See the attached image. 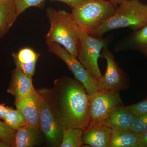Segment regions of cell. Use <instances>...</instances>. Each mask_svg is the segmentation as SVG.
Wrapping results in <instances>:
<instances>
[{"mask_svg":"<svg viewBox=\"0 0 147 147\" xmlns=\"http://www.w3.org/2000/svg\"><path fill=\"white\" fill-rule=\"evenodd\" d=\"M60 110L63 127L85 129L90 123V96L83 84L64 76L56 79L52 88Z\"/></svg>","mask_w":147,"mask_h":147,"instance_id":"obj_1","label":"cell"},{"mask_svg":"<svg viewBox=\"0 0 147 147\" xmlns=\"http://www.w3.org/2000/svg\"><path fill=\"white\" fill-rule=\"evenodd\" d=\"M46 13L50 28L45 36L47 44L59 43L74 57L78 56V45L82 31L71 13L48 7Z\"/></svg>","mask_w":147,"mask_h":147,"instance_id":"obj_2","label":"cell"},{"mask_svg":"<svg viewBox=\"0 0 147 147\" xmlns=\"http://www.w3.org/2000/svg\"><path fill=\"white\" fill-rule=\"evenodd\" d=\"M146 25L147 4L139 0H124L113 16L90 35L102 38L105 33L114 30L129 28L136 31Z\"/></svg>","mask_w":147,"mask_h":147,"instance_id":"obj_3","label":"cell"},{"mask_svg":"<svg viewBox=\"0 0 147 147\" xmlns=\"http://www.w3.org/2000/svg\"><path fill=\"white\" fill-rule=\"evenodd\" d=\"M40 103V129L49 146L60 147L63 127L60 110L52 89L36 90Z\"/></svg>","mask_w":147,"mask_h":147,"instance_id":"obj_4","label":"cell"},{"mask_svg":"<svg viewBox=\"0 0 147 147\" xmlns=\"http://www.w3.org/2000/svg\"><path fill=\"white\" fill-rule=\"evenodd\" d=\"M117 7L110 1L87 0L72 9L71 14L82 32L90 34L113 16Z\"/></svg>","mask_w":147,"mask_h":147,"instance_id":"obj_5","label":"cell"},{"mask_svg":"<svg viewBox=\"0 0 147 147\" xmlns=\"http://www.w3.org/2000/svg\"><path fill=\"white\" fill-rule=\"evenodd\" d=\"M112 39L111 36L99 38L85 32H82L81 34L78 42L77 59L96 79L102 76L98 65L101 51L103 48L108 46Z\"/></svg>","mask_w":147,"mask_h":147,"instance_id":"obj_6","label":"cell"},{"mask_svg":"<svg viewBox=\"0 0 147 147\" xmlns=\"http://www.w3.org/2000/svg\"><path fill=\"white\" fill-rule=\"evenodd\" d=\"M47 45L49 52L64 62L75 79L84 85L90 96L99 90L97 79L85 68L77 57L69 53L59 43L52 42Z\"/></svg>","mask_w":147,"mask_h":147,"instance_id":"obj_7","label":"cell"},{"mask_svg":"<svg viewBox=\"0 0 147 147\" xmlns=\"http://www.w3.org/2000/svg\"><path fill=\"white\" fill-rule=\"evenodd\" d=\"M100 58L106 60L107 67L104 75L97 79L99 90L120 92L128 89L129 81L127 74L119 67L108 46L102 49Z\"/></svg>","mask_w":147,"mask_h":147,"instance_id":"obj_8","label":"cell"},{"mask_svg":"<svg viewBox=\"0 0 147 147\" xmlns=\"http://www.w3.org/2000/svg\"><path fill=\"white\" fill-rule=\"evenodd\" d=\"M123 105L119 92L100 89L90 96V124L102 123L112 111Z\"/></svg>","mask_w":147,"mask_h":147,"instance_id":"obj_9","label":"cell"},{"mask_svg":"<svg viewBox=\"0 0 147 147\" xmlns=\"http://www.w3.org/2000/svg\"><path fill=\"white\" fill-rule=\"evenodd\" d=\"M113 130L105 124H90L82 135L84 147H109Z\"/></svg>","mask_w":147,"mask_h":147,"instance_id":"obj_10","label":"cell"},{"mask_svg":"<svg viewBox=\"0 0 147 147\" xmlns=\"http://www.w3.org/2000/svg\"><path fill=\"white\" fill-rule=\"evenodd\" d=\"M36 90L33 84L32 76L16 67L12 70L7 92L14 96L15 100L25 98Z\"/></svg>","mask_w":147,"mask_h":147,"instance_id":"obj_11","label":"cell"},{"mask_svg":"<svg viewBox=\"0 0 147 147\" xmlns=\"http://www.w3.org/2000/svg\"><path fill=\"white\" fill-rule=\"evenodd\" d=\"M14 105L23 114L28 125L40 129L39 98L36 90L25 98L15 100Z\"/></svg>","mask_w":147,"mask_h":147,"instance_id":"obj_12","label":"cell"},{"mask_svg":"<svg viewBox=\"0 0 147 147\" xmlns=\"http://www.w3.org/2000/svg\"><path fill=\"white\" fill-rule=\"evenodd\" d=\"M117 53L124 51H138L147 59V25L142 28L132 31L127 36L121 39L115 47Z\"/></svg>","mask_w":147,"mask_h":147,"instance_id":"obj_13","label":"cell"},{"mask_svg":"<svg viewBox=\"0 0 147 147\" xmlns=\"http://www.w3.org/2000/svg\"><path fill=\"white\" fill-rule=\"evenodd\" d=\"M16 68L19 69L29 76L34 75L36 66L40 55L30 47L21 48L17 53L11 54Z\"/></svg>","mask_w":147,"mask_h":147,"instance_id":"obj_14","label":"cell"},{"mask_svg":"<svg viewBox=\"0 0 147 147\" xmlns=\"http://www.w3.org/2000/svg\"><path fill=\"white\" fill-rule=\"evenodd\" d=\"M135 116L123 105L112 111L102 123L113 129L127 130L130 128Z\"/></svg>","mask_w":147,"mask_h":147,"instance_id":"obj_15","label":"cell"},{"mask_svg":"<svg viewBox=\"0 0 147 147\" xmlns=\"http://www.w3.org/2000/svg\"><path fill=\"white\" fill-rule=\"evenodd\" d=\"M40 129L27 125L16 130L12 147H33L39 144Z\"/></svg>","mask_w":147,"mask_h":147,"instance_id":"obj_16","label":"cell"},{"mask_svg":"<svg viewBox=\"0 0 147 147\" xmlns=\"http://www.w3.org/2000/svg\"><path fill=\"white\" fill-rule=\"evenodd\" d=\"M18 16L12 0H0V40L7 33Z\"/></svg>","mask_w":147,"mask_h":147,"instance_id":"obj_17","label":"cell"},{"mask_svg":"<svg viewBox=\"0 0 147 147\" xmlns=\"http://www.w3.org/2000/svg\"><path fill=\"white\" fill-rule=\"evenodd\" d=\"M109 147H139L138 134L129 130L113 129Z\"/></svg>","mask_w":147,"mask_h":147,"instance_id":"obj_18","label":"cell"},{"mask_svg":"<svg viewBox=\"0 0 147 147\" xmlns=\"http://www.w3.org/2000/svg\"><path fill=\"white\" fill-rule=\"evenodd\" d=\"M84 131L81 128L63 127L60 147H84L82 142Z\"/></svg>","mask_w":147,"mask_h":147,"instance_id":"obj_19","label":"cell"},{"mask_svg":"<svg viewBox=\"0 0 147 147\" xmlns=\"http://www.w3.org/2000/svg\"><path fill=\"white\" fill-rule=\"evenodd\" d=\"M3 120L7 126L16 131L28 125L23 114L17 108H10Z\"/></svg>","mask_w":147,"mask_h":147,"instance_id":"obj_20","label":"cell"},{"mask_svg":"<svg viewBox=\"0 0 147 147\" xmlns=\"http://www.w3.org/2000/svg\"><path fill=\"white\" fill-rule=\"evenodd\" d=\"M18 15L27 9L34 7H41L45 3V0H12Z\"/></svg>","mask_w":147,"mask_h":147,"instance_id":"obj_21","label":"cell"},{"mask_svg":"<svg viewBox=\"0 0 147 147\" xmlns=\"http://www.w3.org/2000/svg\"><path fill=\"white\" fill-rule=\"evenodd\" d=\"M129 130L137 134L147 130V114L135 116Z\"/></svg>","mask_w":147,"mask_h":147,"instance_id":"obj_22","label":"cell"},{"mask_svg":"<svg viewBox=\"0 0 147 147\" xmlns=\"http://www.w3.org/2000/svg\"><path fill=\"white\" fill-rule=\"evenodd\" d=\"M16 130L7 126L4 122L0 121V139L4 141L9 147L13 145Z\"/></svg>","mask_w":147,"mask_h":147,"instance_id":"obj_23","label":"cell"},{"mask_svg":"<svg viewBox=\"0 0 147 147\" xmlns=\"http://www.w3.org/2000/svg\"><path fill=\"white\" fill-rule=\"evenodd\" d=\"M126 107L135 115L147 114V98L136 104L126 106Z\"/></svg>","mask_w":147,"mask_h":147,"instance_id":"obj_24","label":"cell"},{"mask_svg":"<svg viewBox=\"0 0 147 147\" xmlns=\"http://www.w3.org/2000/svg\"><path fill=\"white\" fill-rule=\"evenodd\" d=\"M50 1H58L67 4L71 9L75 8L80 5L82 4L87 0H50Z\"/></svg>","mask_w":147,"mask_h":147,"instance_id":"obj_25","label":"cell"},{"mask_svg":"<svg viewBox=\"0 0 147 147\" xmlns=\"http://www.w3.org/2000/svg\"><path fill=\"white\" fill-rule=\"evenodd\" d=\"M138 135L139 147H147V130Z\"/></svg>","mask_w":147,"mask_h":147,"instance_id":"obj_26","label":"cell"},{"mask_svg":"<svg viewBox=\"0 0 147 147\" xmlns=\"http://www.w3.org/2000/svg\"><path fill=\"white\" fill-rule=\"evenodd\" d=\"M10 108L5 106V104H0V119H4Z\"/></svg>","mask_w":147,"mask_h":147,"instance_id":"obj_27","label":"cell"},{"mask_svg":"<svg viewBox=\"0 0 147 147\" xmlns=\"http://www.w3.org/2000/svg\"><path fill=\"white\" fill-rule=\"evenodd\" d=\"M111 3L115 5L116 6H118L121 3L123 2L124 0H110Z\"/></svg>","mask_w":147,"mask_h":147,"instance_id":"obj_28","label":"cell"},{"mask_svg":"<svg viewBox=\"0 0 147 147\" xmlns=\"http://www.w3.org/2000/svg\"><path fill=\"white\" fill-rule=\"evenodd\" d=\"M0 147H9V146L4 141L0 139Z\"/></svg>","mask_w":147,"mask_h":147,"instance_id":"obj_29","label":"cell"},{"mask_svg":"<svg viewBox=\"0 0 147 147\" xmlns=\"http://www.w3.org/2000/svg\"></svg>","mask_w":147,"mask_h":147,"instance_id":"obj_30","label":"cell"}]
</instances>
